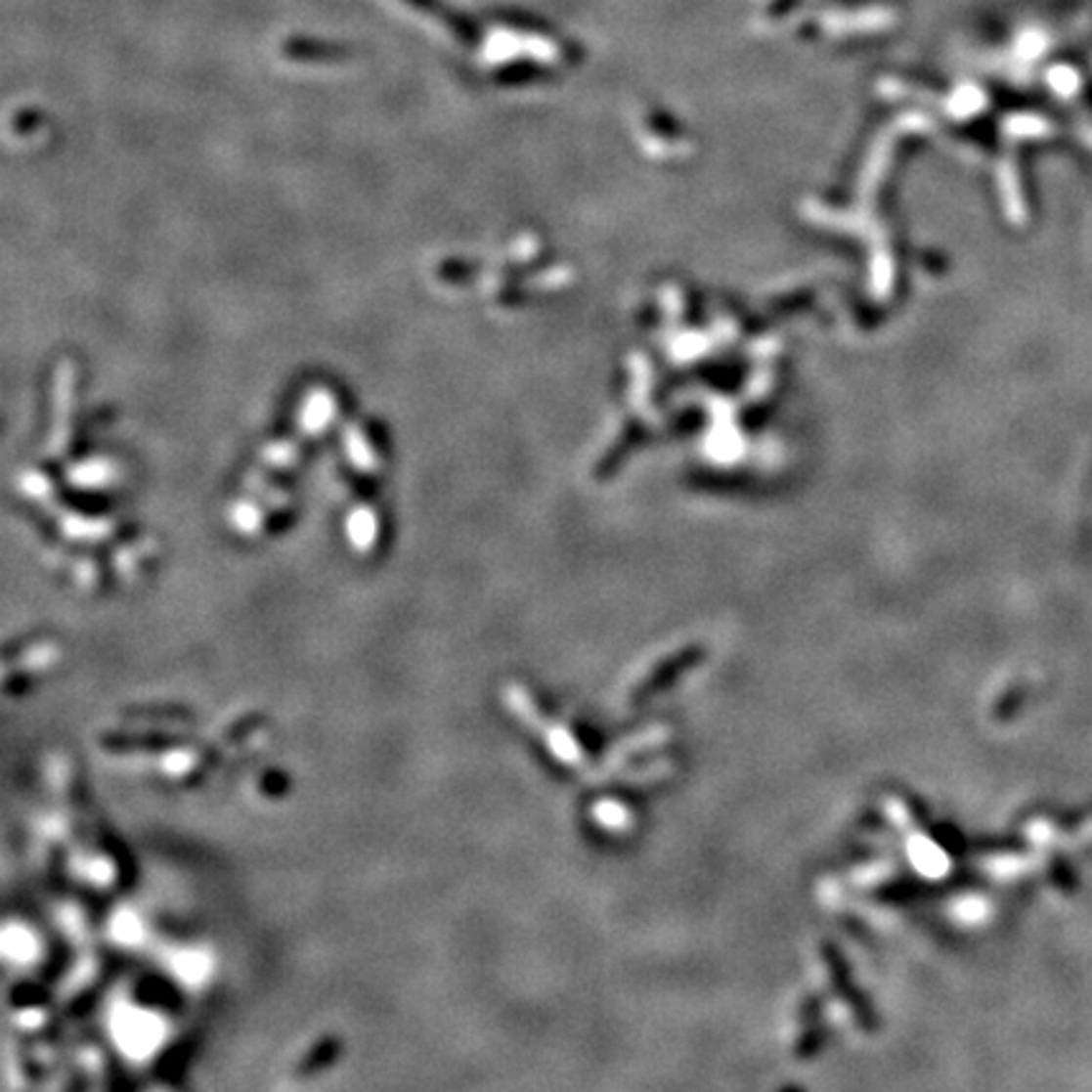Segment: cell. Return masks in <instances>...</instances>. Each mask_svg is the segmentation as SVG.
<instances>
[{
    "instance_id": "obj_1",
    "label": "cell",
    "mask_w": 1092,
    "mask_h": 1092,
    "mask_svg": "<svg viewBox=\"0 0 1092 1092\" xmlns=\"http://www.w3.org/2000/svg\"><path fill=\"white\" fill-rule=\"evenodd\" d=\"M119 1034H122V1044L127 1047V1050L142 1055V1052L153 1050L154 1044H157L159 1025L154 1017H147V1014L137 1012L135 1009V1014L122 1017V1022H119Z\"/></svg>"
}]
</instances>
